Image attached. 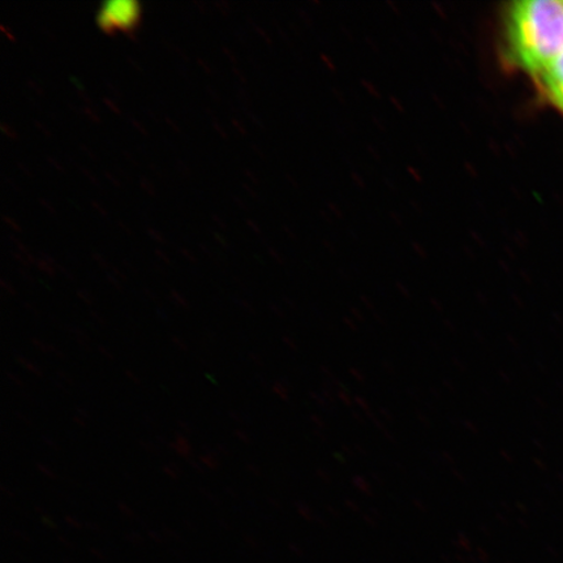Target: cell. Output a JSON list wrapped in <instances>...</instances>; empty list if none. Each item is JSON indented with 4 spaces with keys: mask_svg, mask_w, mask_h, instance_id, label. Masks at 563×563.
<instances>
[{
    "mask_svg": "<svg viewBox=\"0 0 563 563\" xmlns=\"http://www.w3.org/2000/svg\"><path fill=\"white\" fill-rule=\"evenodd\" d=\"M139 19V5L135 2H110L102 7L100 16L104 31H129Z\"/></svg>",
    "mask_w": 563,
    "mask_h": 563,
    "instance_id": "2",
    "label": "cell"
},
{
    "mask_svg": "<svg viewBox=\"0 0 563 563\" xmlns=\"http://www.w3.org/2000/svg\"><path fill=\"white\" fill-rule=\"evenodd\" d=\"M563 53V2L523 0L505 19V55L510 65L538 79Z\"/></svg>",
    "mask_w": 563,
    "mask_h": 563,
    "instance_id": "1",
    "label": "cell"
},
{
    "mask_svg": "<svg viewBox=\"0 0 563 563\" xmlns=\"http://www.w3.org/2000/svg\"><path fill=\"white\" fill-rule=\"evenodd\" d=\"M537 81L548 100L563 112V53Z\"/></svg>",
    "mask_w": 563,
    "mask_h": 563,
    "instance_id": "3",
    "label": "cell"
}]
</instances>
